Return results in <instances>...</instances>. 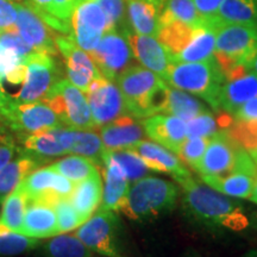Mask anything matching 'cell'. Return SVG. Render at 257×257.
<instances>
[{
  "mask_svg": "<svg viewBox=\"0 0 257 257\" xmlns=\"http://www.w3.org/2000/svg\"><path fill=\"white\" fill-rule=\"evenodd\" d=\"M133 55L144 68L152 70L165 81L169 67L174 63L166 48L154 36H146L134 32L130 29L125 31Z\"/></svg>",
  "mask_w": 257,
  "mask_h": 257,
  "instance_id": "obj_19",
  "label": "cell"
},
{
  "mask_svg": "<svg viewBox=\"0 0 257 257\" xmlns=\"http://www.w3.org/2000/svg\"><path fill=\"white\" fill-rule=\"evenodd\" d=\"M19 186L27 194L28 200L44 201L53 206L60 198H69L75 184L50 167H46L34 170Z\"/></svg>",
  "mask_w": 257,
  "mask_h": 257,
  "instance_id": "obj_15",
  "label": "cell"
},
{
  "mask_svg": "<svg viewBox=\"0 0 257 257\" xmlns=\"http://www.w3.org/2000/svg\"><path fill=\"white\" fill-rule=\"evenodd\" d=\"M218 24L205 22L198 25L189 44L174 59V62H201L213 57Z\"/></svg>",
  "mask_w": 257,
  "mask_h": 257,
  "instance_id": "obj_28",
  "label": "cell"
},
{
  "mask_svg": "<svg viewBox=\"0 0 257 257\" xmlns=\"http://www.w3.org/2000/svg\"><path fill=\"white\" fill-rule=\"evenodd\" d=\"M165 81L174 87L202 98L216 112L225 78L212 57L201 62H174L169 67Z\"/></svg>",
  "mask_w": 257,
  "mask_h": 257,
  "instance_id": "obj_4",
  "label": "cell"
},
{
  "mask_svg": "<svg viewBox=\"0 0 257 257\" xmlns=\"http://www.w3.org/2000/svg\"><path fill=\"white\" fill-rule=\"evenodd\" d=\"M128 150L137 154L150 170L168 174L174 178L179 184L192 176L191 172L186 168V166L178 156L155 142L142 140L128 148Z\"/></svg>",
  "mask_w": 257,
  "mask_h": 257,
  "instance_id": "obj_20",
  "label": "cell"
},
{
  "mask_svg": "<svg viewBox=\"0 0 257 257\" xmlns=\"http://www.w3.org/2000/svg\"><path fill=\"white\" fill-rule=\"evenodd\" d=\"M257 51V31L242 24L218 25L213 57L223 74L234 67L246 66Z\"/></svg>",
  "mask_w": 257,
  "mask_h": 257,
  "instance_id": "obj_5",
  "label": "cell"
},
{
  "mask_svg": "<svg viewBox=\"0 0 257 257\" xmlns=\"http://www.w3.org/2000/svg\"><path fill=\"white\" fill-rule=\"evenodd\" d=\"M249 200H251L252 202H255L257 205V178H256V181H255V185H253V188H252V192H251V195H250Z\"/></svg>",
  "mask_w": 257,
  "mask_h": 257,
  "instance_id": "obj_54",
  "label": "cell"
},
{
  "mask_svg": "<svg viewBox=\"0 0 257 257\" xmlns=\"http://www.w3.org/2000/svg\"><path fill=\"white\" fill-rule=\"evenodd\" d=\"M242 257H257V249H253V250H250L246 253H244Z\"/></svg>",
  "mask_w": 257,
  "mask_h": 257,
  "instance_id": "obj_55",
  "label": "cell"
},
{
  "mask_svg": "<svg viewBox=\"0 0 257 257\" xmlns=\"http://www.w3.org/2000/svg\"><path fill=\"white\" fill-rule=\"evenodd\" d=\"M53 207L57 217L60 233H67L69 231L76 230L80 225L85 223L70 202L69 198H60L54 202Z\"/></svg>",
  "mask_w": 257,
  "mask_h": 257,
  "instance_id": "obj_41",
  "label": "cell"
},
{
  "mask_svg": "<svg viewBox=\"0 0 257 257\" xmlns=\"http://www.w3.org/2000/svg\"><path fill=\"white\" fill-rule=\"evenodd\" d=\"M236 120H257V96L250 99L233 113Z\"/></svg>",
  "mask_w": 257,
  "mask_h": 257,
  "instance_id": "obj_50",
  "label": "cell"
},
{
  "mask_svg": "<svg viewBox=\"0 0 257 257\" xmlns=\"http://www.w3.org/2000/svg\"><path fill=\"white\" fill-rule=\"evenodd\" d=\"M23 57L15 50L0 46V82L4 80L10 73L17 69L21 64L24 63Z\"/></svg>",
  "mask_w": 257,
  "mask_h": 257,
  "instance_id": "obj_47",
  "label": "cell"
},
{
  "mask_svg": "<svg viewBox=\"0 0 257 257\" xmlns=\"http://www.w3.org/2000/svg\"><path fill=\"white\" fill-rule=\"evenodd\" d=\"M88 54L101 75L113 82L133 66L135 59L125 32L118 30L105 32L95 49Z\"/></svg>",
  "mask_w": 257,
  "mask_h": 257,
  "instance_id": "obj_10",
  "label": "cell"
},
{
  "mask_svg": "<svg viewBox=\"0 0 257 257\" xmlns=\"http://www.w3.org/2000/svg\"><path fill=\"white\" fill-rule=\"evenodd\" d=\"M142 126L148 137L175 154L179 153L187 138L186 121L175 115L165 113L150 115L142 120Z\"/></svg>",
  "mask_w": 257,
  "mask_h": 257,
  "instance_id": "obj_22",
  "label": "cell"
},
{
  "mask_svg": "<svg viewBox=\"0 0 257 257\" xmlns=\"http://www.w3.org/2000/svg\"><path fill=\"white\" fill-rule=\"evenodd\" d=\"M108 31L107 19L98 0H82L70 17V35L82 50L91 53Z\"/></svg>",
  "mask_w": 257,
  "mask_h": 257,
  "instance_id": "obj_11",
  "label": "cell"
},
{
  "mask_svg": "<svg viewBox=\"0 0 257 257\" xmlns=\"http://www.w3.org/2000/svg\"><path fill=\"white\" fill-rule=\"evenodd\" d=\"M121 224L114 211L98 210L76 229L75 236L92 252L104 257H121Z\"/></svg>",
  "mask_w": 257,
  "mask_h": 257,
  "instance_id": "obj_7",
  "label": "cell"
},
{
  "mask_svg": "<svg viewBox=\"0 0 257 257\" xmlns=\"http://www.w3.org/2000/svg\"><path fill=\"white\" fill-rule=\"evenodd\" d=\"M49 167L64 178L70 180L73 184H78L98 172L91 160L79 155L64 157Z\"/></svg>",
  "mask_w": 257,
  "mask_h": 257,
  "instance_id": "obj_37",
  "label": "cell"
},
{
  "mask_svg": "<svg viewBox=\"0 0 257 257\" xmlns=\"http://www.w3.org/2000/svg\"><path fill=\"white\" fill-rule=\"evenodd\" d=\"M0 46L15 50L16 53L19 54L23 59H27L31 53L35 51L30 46H29L27 42L21 37V35L18 34L17 30L2 32V34H0Z\"/></svg>",
  "mask_w": 257,
  "mask_h": 257,
  "instance_id": "obj_45",
  "label": "cell"
},
{
  "mask_svg": "<svg viewBox=\"0 0 257 257\" xmlns=\"http://www.w3.org/2000/svg\"><path fill=\"white\" fill-rule=\"evenodd\" d=\"M107 19L108 31L118 30L125 32L126 28V0H98Z\"/></svg>",
  "mask_w": 257,
  "mask_h": 257,
  "instance_id": "obj_43",
  "label": "cell"
},
{
  "mask_svg": "<svg viewBox=\"0 0 257 257\" xmlns=\"http://www.w3.org/2000/svg\"><path fill=\"white\" fill-rule=\"evenodd\" d=\"M51 2H53V0H29L28 3L36 10L38 14L41 15L42 18L46 19L49 17Z\"/></svg>",
  "mask_w": 257,
  "mask_h": 257,
  "instance_id": "obj_51",
  "label": "cell"
},
{
  "mask_svg": "<svg viewBox=\"0 0 257 257\" xmlns=\"http://www.w3.org/2000/svg\"><path fill=\"white\" fill-rule=\"evenodd\" d=\"M253 161H255V163H256V166H257V157H255V159H252Z\"/></svg>",
  "mask_w": 257,
  "mask_h": 257,
  "instance_id": "obj_58",
  "label": "cell"
},
{
  "mask_svg": "<svg viewBox=\"0 0 257 257\" xmlns=\"http://www.w3.org/2000/svg\"><path fill=\"white\" fill-rule=\"evenodd\" d=\"M166 0H126L127 22L134 32L157 36L159 19Z\"/></svg>",
  "mask_w": 257,
  "mask_h": 257,
  "instance_id": "obj_26",
  "label": "cell"
},
{
  "mask_svg": "<svg viewBox=\"0 0 257 257\" xmlns=\"http://www.w3.org/2000/svg\"><path fill=\"white\" fill-rule=\"evenodd\" d=\"M180 185L184 189L182 204L186 213L202 226L234 232L249 226V219L242 206L223 193L192 176Z\"/></svg>",
  "mask_w": 257,
  "mask_h": 257,
  "instance_id": "obj_1",
  "label": "cell"
},
{
  "mask_svg": "<svg viewBox=\"0 0 257 257\" xmlns=\"http://www.w3.org/2000/svg\"><path fill=\"white\" fill-rule=\"evenodd\" d=\"M224 78L218 101L219 112L233 114L243 104L257 96V75L244 64L225 73Z\"/></svg>",
  "mask_w": 257,
  "mask_h": 257,
  "instance_id": "obj_18",
  "label": "cell"
},
{
  "mask_svg": "<svg viewBox=\"0 0 257 257\" xmlns=\"http://www.w3.org/2000/svg\"><path fill=\"white\" fill-rule=\"evenodd\" d=\"M256 31H257V28H256Z\"/></svg>",
  "mask_w": 257,
  "mask_h": 257,
  "instance_id": "obj_59",
  "label": "cell"
},
{
  "mask_svg": "<svg viewBox=\"0 0 257 257\" xmlns=\"http://www.w3.org/2000/svg\"><path fill=\"white\" fill-rule=\"evenodd\" d=\"M219 130H221V128L218 124L217 117H214V114L210 110L202 112L197 117L192 118L191 120L186 121L187 138L212 137Z\"/></svg>",
  "mask_w": 257,
  "mask_h": 257,
  "instance_id": "obj_42",
  "label": "cell"
},
{
  "mask_svg": "<svg viewBox=\"0 0 257 257\" xmlns=\"http://www.w3.org/2000/svg\"><path fill=\"white\" fill-rule=\"evenodd\" d=\"M3 126L23 136H28L63 125L55 112L46 102H18L11 99L6 106Z\"/></svg>",
  "mask_w": 257,
  "mask_h": 257,
  "instance_id": "obj_8",
  "label": "cell"
},
{
  "mask_svg": "<svg viewBox=\"0 0 257 257\" xmlns=\"http://www.w3.org/2000/svg\"><path fill=\"white\" fill-rule=\"evenodd\" d=\"M46 257H93V252L75 234L60 233L46 244Z\"/></svg>",
  "mask_w": 257,
  "mask_h": 257,
  "instance_id": "obj_35",
  "label": "cell"
},
{
  "mask_svg": "<svg viewBox=\"0 0 257 257\" xmlns=\"http://www.w3.org/2000/svg\"><path fill=\"white\" fill-rule=\"evenodd\" d=\"M213 22L221 24H242L257 28V0H223Z\"/></svg>",
  "mask_w": 257,
  "mask_h": 257,
  "instance_id": "obj_30",
  "label": "cell"
},
{
  "mask_svg": "<svg viewBox=\"0 0 257 257\" xmlns=\"http://www.w3.org/2000/svg\"><path fill=\"white\" fill-rule=\"evenodd\" d=\"M105 147L101 138L93 130H74V141L70 154L86 157L94 165L102 166Z\"/></svg>",
  "mask_w": 257,
  "mask_h": 257,
  "instance_id": "obj_36",
  "label": "cell"
},
{
  "mask_svg": "<svg viewBox=\"0 0 257 257\" xmlns=\"http://www.w3.org/2000/svg\"><path fill=\"white\" fill-rule=\"evenodd\" d=\"M179 188L167 180L146 176L130 186L119 211L130 220L146 221L174 210Z\"/></svg>",
  "mask_w": 257,
  "mask_h": 257,
  "instance_id": "obj_3",
  "label": "cell"
},
{
  "mask_svg": "<svg viewBox=\"0 0 257 257\" xmlns=\"http://www.w3.org/2000/svg\"><path fill=\"white\" fill-rule=\"evenodd\" d=\"M19 233L36 239L49 238L60 234L54 207L44 201L28 200Z\"/></svg>",
  "mask_w": 257,
  "mask_h": 257,
  "instance_id": "obj_23",
  "label": "cell"
},
{
  "mask_svg": "<svg viewBox=\"0 0 257 257\" xmlns=\"http://www.w3.org/2000/svg\"><path fill=\"white\" fill-rule=\"evenodd\" d=\"M242 149L243 148L231 138L227 130H219L210 138L197 172L200 176H221L227 174L236 166Z\"/></svg>",
  "mask_w": 257,
  "mask_h": 257,
  "instance_id": "obj_17",
  "label": "cell"
},
{
  "mask_svg": "<svg viewBox=\"0 0 257 257\" xmlns=\"http://www.w3.org/2000/svg\"><path fill=\"white\" fill-rule=\"evenodd\" d=\"M2 205L3 210L0 214V224H3L10 230L19 232L28 205V197L21 186L18 185L10 193Z\"/></svg>",
  "mask_w": 257,
  "mask_h": 257,
  "instance_id": "obj_34",
  "label": "cell"
},
{
  "mask_svg": "<svg viewBox=\"0 0 257 257\" xmlns=\"http://www.w3.org/2000/svg\"><path fill=\"white\" fill-rule=\"evenodd\" d=\"M198 27V25H197ZM197 27L188 25L182 22H172L159 29L156 38L161 42L173 61L188 46L194 36Z\"/></svg>",
  "mask_w": 257,
  "mask_h": 257,
  "instance_id": "obj_31",
  "label": "cell"
},
{
  "mask_svg": "<svg viewBox=\"0 0 257 257\" xmlns=\"http://www.w3.org/2000/svg\"><path fill=\"white\" fill-rule=\"evenodd\" d=\"M257 178V166L246 150H240L236 166L221 176L201 175L202 181L227 197L249 199Z\"/></svg>",
  "mask_w": 257,
  "mask_h": 257,
  "instance_id": "obj_13",
  "label": "cell"
},
{
  "mask_svg": "<svg viewBox=\"0 0 257 257\" xmlns=\"http://www.w3.org/2000/svg\"><path fill=\"white\" fill-rule=\"evenodd\" d=\"M102 199V182L98 172L74 186L69 200L83 221L89 219Z\"/></svg>",
  "mask_w": 257,
  "mask_h": 257,
  "instance_id": "obj_29",
  "label": "cell"
},
{
  "mask_svg": "<svg viewBox=\"0 0 257 257\" xmlns=\"http://www.w3.org/2000/svg\"><path fill=\"white\" fill-rule=\"evenodd\" d=\"M74 130L59 126L28 135L23 140V150L38 157H57L70 154Z\"/></svg>",
  "mask_w": 257,
  "mask_h": 257,
  "instance_id": "obj_21",
  "label": "cell"
},
{
  "mask_svg": "<svg viewBox=\"0 0 257 257\" xmlns=\"http://www.w3.org/2000/svg\"><path fill=\"white\" fill-rule=\"evenodd\" d=\"M172 22H182L193 27L205 23L194 0H166L160 15L159 29Z\"/></svg>",
  "mask_w": 257,
  "mask_h": 257,
  "instance_id": "obj_33",
  "label": "cell"
},
{
  "mask_svg": "<svg viewBox=\"0 0 257 257\" xmlns=\"http://www.w3.org/2000/svg\"><path fill=\"white\" fill-rule=\"evenodd\" d=\"M82 0H53L49 17L44 19L53 30L70 35V17Z\"/></svg>",
  "mask_w": 257,
  "mask_h": 257,
  "instance_id": "obj_40",
  "label": "cell"
},
{
  "mask_svg": "<svg viewBox=\"0 0 257 257\" xmlns=\"http://www.w3.org/2000/svg\"><path fill=\"white\" fill-rule=\"evenodd\" d=\"M115 82L130 115L142 119L165 113L170 86L152 70L133 64L118 76Z\"/></svg>",
  "mask_w": 257,
  "mask_h": 257,
  "instance_id": "obj_2",
  "label": "cell"
},
{
  "mask_svg": "<svg viewBox=\"0 0 257 257\" xmlns=\"http://www.w3.org/2000/svg\"><path fill=\"white\" fill-rule=\"evenodd\" d=\"M144 130L142 123L130 114H124L100 126V138L105 149H128L142 141Z\"/></svg>",
  "mask_w": 257,
  "mask_h": 257,
  "instance_id": "obj_24",
  "label": "cell"
},
{
  "mask_svg": "<svg viewBox=\"0 0 257 257\" xmlns=\"http://www.w3.org/2000/svg\"><path fill=\"white\" fill-rule=\"evenodd\" d=\"M18 15V3L11 0H0V34L17 30L16 21Z\"/></svg>",
  "mask_w": 257,
  "mask_h": 257,
  "instance_id": "obj_46",
  "label": "cell"
},
{
  "mask_svg": "<svg viewBox=\"0 0 257 257\" xmlns=\"http://www.w3.org/2000/svg\"><path fill=\"white\" fill-rule=\"evenodd\" d=\"M255 225L257 226V213H256V216H255Z\"/></svg>",
  "mask_w": 257,
  "mask_h": 257,
  "instance_id": "obj_57",
  "label": "cell"
},
{
  "mask_svg": "<svg viewBox=\"0 0 257 257\" xmlns=\"http://www.w3.org/2000/svg\"><path fill=\"white\" fill-rule=\"evenodd\" d=\"M102 166L105 167V188H102V199L98 210L119 211L130 188V181L120 167L106 153L102 156Z\"/></svg>",
  "mask_w": 257,
  "mask_h": 257,
  "instance_id": "obj_25",
  "label": "cell"
},
{
  "mask_svg": "<svg viewBox=\"0 0 257 257\" xmlns=\"http://www.w3.org/2000/svg\"><path fill=\"white\" fill-rule=\"evenodd\" d=\"M246 67H248L249 70H251L252 73H255L257 75V51L255 55L251 57V60L249 61L248 64H246Z\"/></svg>",
  "mask_w": 257,
  "mask_h": 257,
  "instance_id": "obj_53",
  "label": "cell"
},
{
  "mask_svg": "<svg viewBox=\"0 0 257 257\" xmlns=\"http://www.w3.org/2000/svg\"><path fill=\"white\" fill-rule=\"evenodd\" d=\"M10 100H11V98L6 94L4 88H3L2 86V82H0V125H2V126H3V118H4L6 106H8Z\"/></svg>",
  "mask_w": 257,
  "mask_h": 257,
  "instance_id": "obj_52",
  "label": "cell"
},
{
  "mask_svg": "<svg viewBox=\"0 0 257 257\" xmlns=\"http://www.w3.org/2000/svg\"><path fill=\"white\" fill-rule=\"evenodd\" d=\"M106 155L120 167L125 176L130 182H136L140 179L146 178L149 174V168L146 166L142 159L128 149L105 150Z\"/></svg>",
  "mask_w": 257,
  "mask_h": 257,
  "instance_id": "obj_38",
  "label": "cell"
},
{
  "mask_svg": "<svg viewBox=\"0 0 257 257\" xmlns=\"http://www.w3.org/2000/svg\"><path fill=\"white\" fill-rule=\"evenodd\" d=\"M185 257H201V256L198 255L197 252H189V253H187V255H186Z\"/></svg>",
  "mask_w": 257,
  "mask_h": 257,
  "instance_id": "obj_56",
  "label": "cell"
},
{
  "mask_svg": "<svg viewBox=\"0 0 257 257\" xmlns=\"http://www.w3.org/2000/svg\"><path fill=\"white\" fill-rule=\"evenodd\" d=\"M17 153V147L11 135L5 126L0 125V169L14 159Z\"/></svg>",
  "mask_w": 257,
  "mask_h": 257,
  "instance_id": "obj_48",
  "label": "cell"
},
{
  "mask_svg": "<svg viewBox=\"0 0 257 257\" xmlns=\"http://www.w3.org/2000/svg\"><path fill=\"white\" fill-rule=\"evenodd\" d=\"M42 101L55 112L63 126L73 130H94L96 127L86 94L68 79H60Z\"/></svg>",
  "mask_w": 257,
  "mask_h": 257,
  "instance_id": "obj_6",
  "label": "cell"
},
{
  "mask_svg": "<svg viewBox=\"0 0 257 257\" xmlns=\"http://www.w3.org/2000/svg\"><path fill=\"white\" fill-rule=\"evenodd\" d=\"M25 80L12 99L18 102L42 101L47 93L59 81V68L53 55L34 51L24 60Z\"/></svg>",
  "mask_w": 257,
  "mask_h": 257,
  "instance_id": "obj_9",
  "label": "cell"
},
{
  "mask_svg": "<svg viewBox=\"0 0 257 257\" xmlns=\"http://www.w3.org/2000/svg\"><path fill=\"white\" fill-rule=\"evenodd\" d=\"M38 239L24 236L0 224V256H14L36 248Z\"/></svg>",
  "mask_w": 257,
  "mask_h": 257,
  "instance_id": "obj_39",
  "label": "cell"
},
{
  "mask_svg": "<svg viewBox=\"0 0 257 257\" xmlns=\"http://www.w3.org/2000/svg\"><path fill=\"white\" fill-rule=\"evenodd\" d=\"M55 43L63 56L68 81L86 94L93 80L102 76L92 57L70 36H55Z\"/></svg>",
  "mask_w": 257,
  "mask_h": 257,
  "instance_id": "obj_14",
  "label": "cell"
},
{
  "mask_svg": "<svg viewBox=\"0 0 257 257\" xmlns=\"http://www.w3.org/2000/svg\"><path fill=\"white\" fill-rule=\"evenodd\" d=\"M221 2L223 0H194L199 15L205 22H213Z\"/></svg>",
  "mask_w": 257,
  "mask_h": 257,
  "instance_id": "obj_49",
  "label": "cell"
},
{
  "mask_svg": "<svg viewBox=\"0 0 257 257\" xmlns=\"http://www.w3.org/2000/svg\"><path fill=\"white\" fill-rule=\"evenodd\" d=\"M41 157L21 150L10 162L0 169V204L29 174L40 167Z\"/></svg>",
  "mask_w": 257,
  "mask_h": 257,
  "instance_id": "obj_27",
  "label": "cell"
},
{
  "mask_svg": "<svg viewBox=\"0 0 257 257\" xmlns=\"http://www.w3.org/2000/svg\"><path fill=\"white\" fill-rule=\"evenodd\" d=\"M210 138L211 137L186 138L178 153L180 160L184 161L186 165L197 170L199 163L204 156L205 150L208 146V142H210Z\"/></svg>",
  "mask_w": 257,
  "mask_h": 257,
  "instance_id": "obj_44",
  "label": "cell"
},
{
  "mask_svg": "<svg viewBox=\"0 0 257 257\" xmlns=\"http://www.w3.org/2000/svg\"><path fill=\"white\" fill-rule=\"evenodd\" d=\"M205 111H208V108L191 93L174 87L169 88L165 114L175 115L184 121H188Z\"/></svg>",
  "mask_w": 257,
  "mask_h": 257,
  "instance_id": "obj_32",
  "label": "cell"
},
{
  "mask_svg": "<svg viewBox=\"0 0 257 257\" xmlns=\"http://www.w3.org/2000/svg\"><path fill=\"white\" fill-rule=\"evenodd\" d=\"M86 98L96 127L111 123L120 115L128 114L119 87L104 76L93 80Z\"/></svg>",
  "mask_w": 257,
  "mask_h": 257,
  "instance_id": "obj_12",
  "label": "cell"
},
{
  "mask_svg": "<svg viewBox=\"0 0 257 257\" xmlns=\"http://www.w3.org/2000/svg\"><path fill=\"white\" fill-rule=\"evenodd\" d=\"M16 28L21 37L27 42L35 51L57 55L55 35L53 29L46 23L41 15L25 0L18 4V15Z\"/></svg>",
  "mask_w": 257,
  "mask_h": 257,
  "instance_id": "obj_16",
  "label": "cell"
}]
</instances>
